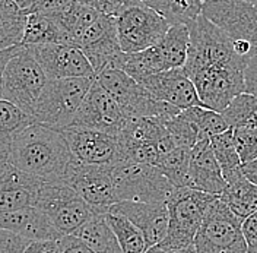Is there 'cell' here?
<instances>
[{
  "label": "cell",
  "mask_w": 257,
  "mask_h": 253,
  "mask_svg": "<svg viewBox=\"0 0 257 253\" xmlns=\"http://www.w3.org/2000/svg\"><path fill=\"white\" fill-rule=\"evenodd\" d=\"M11 164V154H9V142L0 141V174L3 173L8 165Z\"/></svg>",
  "instance_id": "obj_47"
},
{
  "label": "cell",
  "mask_w": 257,
  "mask_h": 253,
  "mask_svg": "<svg viewBox=\"0 0 257 253\" xmlns=\"http://www.w3.org/2000/svg\"><path fill=\"white\" fill-rule=\"evenodd\" d=\"M234 253H247V250H244V252H234Z\"/></svg>",
  "instance_id": "obj_51"
},
{
  "label": "cell",
  "mask_w": 257,
  "mask_h": 253,
  "mask_svg": "<svg viewBox=\"0 0 257 253\" xmlns=\"http://www.w3.org/2000/svg\"><path fill=\"white\" fill-rule=\"evenodd\" d=\"M247 253H257V244H254V246H248V247H247Z\"/></svg>",
  "instance_id": "obj_49"
},
{
  "label": "cell",
  "mask_w": 257,
  "mask_h": 253,
  "mask_svg": "<svg viewBox=\"0 0 257 253\" xmlns=\"http://www.w3.org/2000/svg\"><path fill=\"white\" fill-rule=\"evenodd\" d=\"M76 47H79L88 57L95 70V76L105 67L111 66L120 53H123L117 35L115 18L101 14L80 34Z\"/></svg>",
  "instance_id": "obj_17"
},
{
  "label": "cell",
  "mask_w": 257,
  "mask_h": 253,
  "mask_svg": "<svg viewBox=\"0 0 257 253\" xmlns=\"http://www.w3.org/2000/svg\"><path fill=\"white\" fill-rule=\"evenodd\" d=\"M146 253H196L192 247H176V246H168L164 243H158L152 247L148 249Z\"/></svg>",
  "instance_id": "obj_45"
},
{
  "label": "cell",
  "mask_w": 257,
  "mask_h": 253,
  "mask_svg": "<svg viewBox=\"0 0 257 253\" xmlns=\"http://www.w3.org/2000/svg\"><path fill=\"white\" fill-rule=\"evenodd\" d=\"M64 183L95 209L108 211L110 206L117 204L110 165L82 164L73 159Z\"/></svg>",
  "instance_id": "obj_14"
},
{
  "label": "cell",
  "mask_w": 257,
  "mask_h": 253,
  "mask_svg": "<svg viewBox=\"0 0 257 253\" xmlns=\"http://www.w3.org/2000/svg\"><path fill=\"white\" fill-rule=\"evenodd\" d=\"M226 188L219 195L229 209L240 217L247 218L257 211V185L251 183L241 170H234L225 176Z\"/></svg>",
  "instance_id": "obj_24"
},
{
  "label": "cell",
  "mask_w": 257,
  "mask_h": 253,
  "mask_svg": "<svg viewBox=\"0 0 257 253\" xmlns=\"http://www.w3.org/2000/svg\"><path fill=\"white\" fill-rule=\"evenodd\" d=\"M59 253H95L91 250L80 238L73 234H67L60 238V252Z\"/></svg>",
  "instance_id": "obj_41"
},
{
  "label": "cell",
  "mask_w": 257,
  "mask_h": 253,
  "mask_svg": "<svg viewBox=\"0 0 257 253\" xmlns=\"http://www.w3.org/2000/svg\"><path fill=\"white\" fill-rule=\"evenodd\" d=\"M107 220L114 230L123 253H146L149 246L144 233L123 214L108 209Z\"/></svg>",
  "instance_id": "obj_30"
},
{
  "label": "cell",
  "mask_w": 257,
  "mask_h": 253,
  "mask_svg": "<svg viewBox=\"0 0 257 253\" xmlns=\"http://www.w3.org/2000/svg\"><path fill=\"white\" fill-rule=\"evenodd\" d=\"M193 249L196 253H234L247 250L242 234V220L216 196L200 224Z\"/></svg>",
  "instance_id": "obj_5"
},
{
  "label": "cell",
  "mask_w": 257,
  "mask_h": 253,
  "mask_svg": "<svg viewBox=\"0 0 257 253\" xmlns=\"http://www.w3.org/2000/svg\"><path fill=\"white\" fill-rule=\"evenodd\" d=\"M126 120L127 117L121 107L95 78L69 127L92 129L114 136H120L124 129Z\"/></svg>",
  "instance_id": "obj_13"
},
{
  "label": "cell",
  "mask_w": 257,
  "mask_h": 253,
  "mask_svg": "<svg viewBox=\"0 0 257 253\" xmlns=\"http://www.w3.org/2000/svg\"><path fill=\"white\" fill-rule=\"evenodd\" d=\"M202 14L232 41H245L257 54V6L244 0H209Z\"/></svg>",
  "instance_id": "obj_12"
},
{
  "label": "cell",
  "mask_w": 257,
  "mask_h": 253,
  "mask_svg": "<svg viewBox=\"0 0 257 253\" xmlns=\"http://www.w3.org/2000/svg\"><path fill=\"white\" fill-rule=\"evenodd\" d=\"M94 80L95 78L48 79L32 111L35 123L59 130L70 126Z\"/></svg>",
  "instance_id": "obj_4"
},
{
  "label": "cell",
  "mask_w": 257,
  "mask_h": 253,
  "mask_svg": "<svg viewBox=\"0 0 257 253\" xmlns=\"http://www.w3.org/2000/svg\"><path fill=\"white\" fill-rule=\"evenodd\" d=\"M48 79L95 78V70L83 51L72 44L28 46Z\"/></svg>",
  "instance_id": "obj_16"
},
{
  "label": "cell",
  "mask_w": 257,
  "mask_h": 253,
  "mask_svg": "<svg viewBox=\"0 0 257 253\" xmlns=\"http://www.w3.org/2000/svg\"><path fill=\"white\" fill-rule=\"evenodd\" d=\"M193 113H194V117H196V122L199 126V132H200V141L212 139L213 136H216V135H219V133L229 129L224 116L218 111L206 109L203 106H194Z\"/></svg>",
  "instance_id": "obj_35"
},
{
  "label": "cell",
  "mask_w": 257,
  "mask_h": 253,
  "mask_svg": "<svg viewBox=\"0 0 257 253\" xmlns=\"http://www.w3.org/2000/svg\"><path fill=\"white\" fill-rule=\"evenodd\" d=\"M234 133L235 146L240 155L241 164L257 158V129L256 127H231Z\"/></svg>",
  "instance_id": "obj_36"
},
{
  "label": "cell",
  "mask_w": 257,
  "mask_h": 253,
  "mask_svg": "<svg viewBox=\"0 0 257 253\" xmlns=\"http://www.w3.org/2000/svg\"><path fill=\"white\" fill-rule=\"evenodd\" d=\"M27 12L15 0H0V50L21 44Z\"/></svg>",
  "instance_id": "obj_27"
},
{
  "label": "cell",
  "mask_w": 257,
  "mask_h": 253,
  "mask_svg": "<svg viewBox=\"0 0 257 253\" xmlns=\"http://www.w3.org/2000/svg\"><path fill=\"white\" fill-rule=\"evenodd\" d=\"M190 31L184 24L171 25L160 41L149 48L160 72L183 67L187 60Z\"/></svg>",
  "instance_id": "obj_23"
},
{
  "label": "cell",
  "mask_w": 257,
  "mask_h": 253,
  "mask_svg": "<svg viewBox=\"0 0 257 253\" xmlns=\"http://www.w3.org/2000/svg\"><path fill=\"white\" fill-rule=\"evenodd\" d=\"M202 2H203V3H205V2H209V0H202Z\"/></svg>",
  "instance_id": "obj_52"
},
{
  "label": "cell",
  "mask_w": 257,
  "mask_h": 253,
  "mask_svg": "<svg viewBox=\"0 0 257 253\" xmlns=\"http://www.w3.org/2000/svg\"><path fill=\"white\" fill-rule=\"evenodd\" d=\"M245 66H209L193 73L190 79L196 87L203 107L222 113L238 94L245 93Z\"/></svg>",
  "instance_id": "obj_11"
},
{
  "label": "cell",
  "mask_w": 257,
  "mask_h": 253,
  "mask_svg": "<svg viewBox=\"0 0 257 253\" xmlns=\"http://www.w3.org/2000/svg\"><path fill=\"white\" fill-rule=\"evenodd\" d=\"M242 234L248 246L257 244V211L242 220Z\"/></svg>",
  "instance_id": "obj_43"
},
{
  "label": "cell",
  "mask_w": 257,
  "mask_h": 253,
  "mask_svg": "<svg viewBox=\"0 0 257 253\" xmlns=\"http://www.w3.org/2000/svg\"><path fill=\"white\" fill-rule=\"evenodd\" d=\"M32 123H35V120L27 111L8 100L0 98V141L11 142L16 133Z\"/></svg>",
  "instance_id": "obj_33"
},
{
  "label": "cell",
  "mask_w": 257,
  "mask_h": 253,
  "mask_svg": "<svg viewBox=\"0 0 257 253\" xmlns=\"http://www.w3.org/2000/svg\"><path fill=\"white\" fill-rule=\"evenodd\" d=\"M229 127H256L257 129V98L251 94H238L222 113Z\"/></svg>",
  "instance_id": "obj_31"
},
{
  "label": "cell",
  "mask_w": 257,
  "mask_h": 253,
  "mask_svg": "<svg viewBox=\"0 0 257 253\" xmlns=\"http://www.w3.org/2000/svg\"><path fill=\"white\" fill-rule=\"evenodd\" d=\"M218 195L192 188H174L167 199L170 224L167 237L161 243L176 247H192L194 236L205 218L209 205Z\"/></svg>",
  "instance_id": "obj_6"
},
{
  "label": "cell",
  "mask_w": 257,
  "mask_h": 253,
  "mask_svg": "<svg viewBox=\"0 0 257 253\" xmlns=\"http://www.w3.org/2000/svg\"><path fill=\"white\" fill-rule=\"evenodd\" d=\"M110 209L117 211L127 217L142 233L152 247L167 237L170 212L165 202H118L110 206Z\"/></svg>",
  "instance_id": "obj_19"
},
{
  "label": "cell",
  "mask_w": 257,
  "mask_h": 253,
  "mask_svg": "<svg viewBox=\"0 0 257 253\" xmlns=\"http://www.w3.org/2000/svg\"><path fill=\"white\" fill-rule=\"evenodd\" d=\"M139 83H142L154 98L171 104L180 110L202 106L196 87L183 67L149 75Z\"/></svg>",
  "instance_id": "obj_18"
},
{
  "label": "cell",
  "mask_w": 257,
  "mask_h": 253,
  "mask_svg": "<svg viewBox=\"0 0 257 253\" xmlns=\"http://www.w3.org/2000/svg\"><path fill=\"white\" fill-rule=\"evenodd\" d=\"M48 76L37 62L28 46H24L8 62L3 73L2 98L14 103L32 116L35 104L43 93Z\"/></svg>",
  "instance_id": "obj_10"
},
{
  "label": "cell",
  "mask_w": 257,
  "mask_h": 253,
  "mask_svg": "<svg viewBox=\"0 0 257 253\" xmlns=\"http://www.w3.org/2000/svg\"><path fill=\"white\" fill-rule=\"evenodd\" d=\"M95 78L121 107L126 117H157L167 123L181 111L154 98L142 83L118 67L108 66Z\"/></svg>",
  "instance_id": "obj_3"
},
{
  "label": "cell",
  "mask_w": 257,
  "mask_h": 253,
  "mask_svg": "<svg viewBox=\"0 0 257 253\" xmlns=\"http://www.w3.org/2000/svg\"><path fill=\"white\" fill-rule=\"evenodd\" d=\"M73 159L82 164L115 165L123 161V149L118 136L92 129H63Z\"/></svg>",
  "instance_id": "obj_15"
},
{
  "label": "cell",
  "mask_w": 257,
  "mask_h": 253,
  "mask_svg": "<svg viewBox=\"0 0 257 253\" xmlns=\"http://www.w3.org/2000/svg\"><path fill=\"white\" fill-rule=\"evenodd\" d=\"M35 206L41 209L62 236L75 234L95 212L64 182H43Z\"/></svg>",
  "instance_id": "obj_8"
},
{
  "label": "cell",
  "mask_w": 257,
  "mask_h": 253,
  "mask_svg": "<svg viewBox=\"0 0 257 253\" xmlns=\"http://www.w3.org/2000/svg\"><path fill=\"white\" fill-rule=\"evenodd\" d=\"M0 228L14 231L27 240H60L63 237L48 217L37 206H25L0 214Z\"/></svg>",
  "instance_id": "obj_22"
},
{
  "label": "cell",
  "mask_w": 257,
  "mask_h": 253,
  "mask_svg": "<svg viewBox=\"0 0 257 253\" xmlns=\"http://www.w3.org/2000/svg\"><path fill=\"white\" fill-rule=\"evenodd\" d=\"M43 180L18 170L12 164L0 174V214L35 206Z\"/></svg>",
  "instance_id": "obj_20"
},
{
  "label": "cell",
  "mask_w": 257,
  "mask_h": 253,
  "mask_svg": "<svg viewBox=\"0 0 257 253\" xmlns=\"http://www.w3.org/2000/svg\"><path fill=\"white\" fill-rule=\"evenodd\" d=\"M189 188L218 196L226 188V180L212 151L210 139L200 141L192 148Z\"/></svg>",
  "instance_id": "obj_21"
},
{
  "label": "cell",
  "mask_w": 257,
  "mask_h": 253,
  "mask_svg": "<svg viewBox=\"0 0 257 253\" xmlns=\"http://www.w3.org/2000/svg\"><path fill=\"white\" fill-rule=\"evenodd\" d=\"M244 2H248V3H251V5L257 6V0H244Z\"/></svg>",
  "instance_id": "obj_50"
},
{
  "label": "cell",
  "mask_w": 257,
  "mask_h": 253,
  "mask_svg": "<svg viewBox=\"0 0 257 253\" xmlns=\"http://www.w3.org/2000/svg\"><path fill=\"white\" fill-rule=\"evenodd\" d=\"M72 2L73 0H41L32 9L27 11V14L37 12V14H43V15H54V14H59L63 9H66Z\"/></svg>",
  "instance_id": "obj_39"
},
{
  "label": "cell",
  "mask_w": 257,
  "mask_h": 253,
  "mask_svg": "<svg viewBox=\"0 0 257 253\" xmlns=\"http://www.w3.org/2000/svg\"><path fill=\"white\" fill-rule=\"evenodd\" d=\"M112 185L118 202H165L174 186L157 165L121 161L111 167Z\"/></svg>",
  "instance_id": "obj_7"
},
{
  "label": "cell",
  "mask_w": 257,
  "mask_h": 253,
  "mask_svg": "<svg viewBox=\"0 0 257 253\" xmlns=\"http://www.w3.org/2000/svg\"><path fill=\"white\" fill-rule=\"evenodd\" d=\"M210 146H212V151L216 157L218 164L221 165L224 177L231 172L240 168L241 159L240 155H238V151H237V146H235L234 133H232L231 127L222 133L213 136L210 139Z\"/></svg>",
  "instance_id": "obj_34"
},
{
  "label": "cell",
  "mask_w": 257,
  "mask_h": 253,
  "mask_svg": "<svg viewBox=\"0 0 257 253\" xmlns=\"http://www.w3.org/2000/svg\"><path fill=\"white\" fill-rule=\"evenodd\" d=\"M24 46H41V44H67L66 35L59 24L48 15L30 12L24 27L22 41Z\"/></svg>",
  "instance_id": "obj_26"
},
{
  "label": "cell",
  "mask_w": 257,
  "mask_h": 253,
  "mask_svg": "<svg viewBox=\"0 0 257 253\" xmlns=\"http://www.w3.org/2000/svg\"><path fill=\"white\" fill-rule=\"evenodd\" d=\"M11 164L43 182H64L73 161L63 130L32 123L9 142Z\"/></svg>",
  "instance_id": "obj_1"
},
{
  "label": "cell",
  "mask_w": 257,
  "mask_h": 253,
  "mask_svg": "<svg viewBox=\"0 0 257 253\" xmlns=\"http://www.w3.org/2000/svg\"><path fill=\"white\" fill-rule=\"evenodd\" d=\"M189 27L190 43L187 60L183 66L189 78L209 66H245L248 59L240 57L232 40L206 16L199 15Z\"/></svg>",
  "instance_id": "obj_2"
},
{
  "label": "cell",
  "mask_w": 257,
  "mask_h": 253,
  "mask_svg": "<svg viewBox=\"0 0 257 253\" xmlns=\"http://www.w3.org/2000/svg\"><path fill=\"white\" fill-rule=\"evenodd\" d=\"M240 170L241 173L244 174L251 183L257 185V158L251 159V161H248V162L241 164Z\"/></svg>",
  "instance_id": "obj_46"
},
{
  "label": "cell",
  "mask_w": 257,
  "mask_h": 253,
  "mask_svg": "<svg viewBox=\"0 0 257 253\" xmlns=\"http://www.w3.org/2000/svg\"><path fill=\"white\" fill-rule=\"evenodd\" d=\"M30 240L14 231L0 228V253H24Z\"/></svg>",
  "instance_id": "obj_37"
},
{
  "label": "cell",
  "mask_w": 257,
  "mask_h": 253,
  "mask_svg": "<svg viewBox=\"0 0 257 253\" xmlns=\"http://www.w3.org/2000/svg\"><path fill=\"white\" fill-rule=\"evenodd\" d=\"M15 2L21 9H24V11L27 12V11L32 9V8H34L38 2H41V0H15Z\"/></svg>",
  "instance_id": "obj_48"
},
{
  "label": "cell",
  "mask_w": 257,
  "mask_h": 253,
  "mask_svg": "<svg viewBox=\"0 0 257 253\" xmlns=\"http://www.w3.org/2000/svg\"><path fill=\"white\" fill-rule=\"evenodd\" d=\"M60 240H32L24 253H59Z\"/></svg>",
  "instance_id": "obj_42"
},
{
  "label": "cell",
  "mask_w": 257,
  "mask_h": 253,
  "mask_svg": "<svg viewBox=\"0 0 257 253\" xmlns=\"http://www.w3.org/2000/svg\"><path fill=\"white\" fill-rule=\"evenodd\" d=\"M78 2L95 9L99 14L115 16L127 0H78Z\"/></svg>",
  "instance_id": "obj_38"
},
{
  "label": "cell",
  "mask_w": 257,
  "mask_h": 253,
  "mask_svg": "<svg viewBox=\"0 0 257 253\" xmlns=\"http://www.w3.org/2000/svg\"><path fill=\"white\" fill-rule=\"evenodd\" d=\"M107 211H98L73 234L95 253H123L107 220Z\"/></svg>",
  "instance_id": "obj_25"
},
{
  "label": "cell",
  "mask_w": 257,
  "mask_h": 253,
  "mask_svg": "<svg viewBox=\"0 0 257 253\" xmlns=\"http://www.w3.org/2000/svg\"><path fill=\"white\" fill-rule=\"evenodd\" d=\"M157 11L171 25H190L199 15H202V0H138Z\"/></svg>",
  "instance_id": "obj_28"
},
{
  "label": "cell",
  "mask_w": 257,
  "mask_h": 253,
  "mask_svg": "<svg viewBox=\"0 0 257 253\" xmlns=\"http://www.w3.org/2000/svg\"><path fill=\"white\" fill-rule=\"evenodd\" d=\"M244 82H245V93L257 98V54L251 56L245 63Z\"/></svg>",
  "instance_id": "obj_40"
},
{
  "label": "cell",
  "mask_w": 257,
  "mask_h": 253,
  "mask_svg": "<svg viewBox=\"0 0 257 253\" xmlns=\"http://www.w3.org/2000/svg\"><path fill=\"white\" fill-rule=\"evenodd\" d=\"M114 18L124 53H138L155 46L171 27L164 16L138 0H127Z\"/></svg>",
  "instance_id": "obj_9"
},
{
  "label": "cell",
  "mask_w": 257,
  "mask_h": 253,
  "mask_svg": "<svg viewBox=\"0 0 257 253\" xmlns=\"http://www.w3.org/2000/svg\"><path fill=\"white\" fill-rule=\"evenodd\" d=\"M22 48V44H16L9 48H5V50H0V98L3 94V73H5V67L8 62L15 56L16 53Z\"/></svg>",
  "instance_id": "obj_44"
},
{
  "label": "cell",
  "mask_w": 257,
  "mask_h": 253,
  "mask_svg": "<svg viewBox=\"0 0 257 253\" xmlns=\"http://www.w3.org/2000/svg\"><path fill=\"white\" fill-rule=\"evenodd\" d=\"M192 161V148L176 146L162 154L157 167L174 188H189V170Z\"/></svg>",
  "instance_id": "obj_29"
},
{
  "label": "cell",
  "mask_w": 257,
  "mask_h": 253,
  "mask_svg": "<svg viewBox=\"0 0 257 253\" xmlns=\"http://www.w3.org/2000/svg\"><path fill=\"white\" fill-rule=\"evenodd\" d=\"M167 130L171 139L178 146L193 148L200 141V132L193 113V107L181 110L171 120L167 122Z\"/></svg>",
  "instance_id": "obj_32"
}]
</instances>
